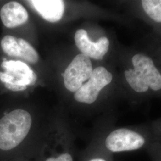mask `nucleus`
<instances>
[{
    "mask_svg": "<svg viewBox=\"0 0 161 161\" xmlns=\"http://www.w3.org/2000/svg\"><path fill=\"white\" fill-rule=\"evenodd\" d=\"M28 2L49 22H58L64 16V3L62 0H32Z\"/></svg>",
    "mask_w": 161,
    "mask_h": 161,
    "instance_id": "nucleus-9",
    "label": "nucleus"
},
{
    "mask_svg": "<svg viewBox=\"0 0 161 161\" xmlns=\"http://www.w3.org/2000/svg\"><path fill=\"white\" fill-rule=\"evenodd\" d=\"M0 17L3 25L8 28H14L22 25L28 20V13L19 3L12 1L2 7Z\"/></svg>",
    "mask_w": 161,
    "mask_h": 161,
    "instance_id": "nucleus-8",
    "label": "nucleus"
},
{
    "mask_svg": "<svg viewBox=\"0 0 161 161\" xmlns=\"http://www.w3.org/2000/svg\"><path fill=\"white\" fill-rule=\"evenodd\" d=\"M32 125V117L28 111L15 109L0 119V149L10 150L26 137Z\"/></svg>",
    "mask_w": 161,
    "mask_h": 161,
    "instance_id": "nucleus-1",
    "label": "nucleus"
},
{
    "mask_svg": "<svg viewBox=\"0 0 161 161\" xmlns=\"http://www.w3.org/2000/svg\"><path fill=\"white\" fill-rule=\"evenodd\" d=\"M134 69L126 70L124 72L128 83L138 92H147L149 88L153 91L161 89V74L150 58L137 54L132 58Z\"/></svg>",
    "mask_w": 161,
    "mask_h": 161,
    "instance_id": "nucleus-2",
    "label": "nucleus"
},
{
    "mask_svg": "<svg viewBox=\"0 0 161 161\" xmlns=\"http://www.w3.org/2000/svg\"><path fill=\"white\" fill-rule=\"evenodd\" d=\"M88 161H107L106 159H104L102 158H100V157H97V158H94L92 159H91L90 160Z\"/></svg>",
    "mask_w": 161,
    "mask_h": 161,
    "instance_id": "nucleus-15",
    "label": "nucleus"
},
{
    "mask_svg": "<svg viewBox=\"0 0 161 161\" xmlns=\"http://www.w3.org/2000/svg\"><path fill=\"white\" fill-rule=\"evenodd\" d=\"M154 146V149H153V151H154V154L153 155L155 156V161H161V149L160 148L156 150L155 146Z\"/></svg>",
    "mask_w": 161,
    "mask_h": 161,
    "instance_id": "nucleus-14",
    "label": "nucleus"
},
{
    "mask_svg": "<svg viewBox=\"0 0 161 161\" xmlns=\"http://www.w3.org/2000/svg\"><path fill=\"white\" fill-rule=\"evenodd\" d=\"M75 44L82 54L95 60H102L108 53L109 41L106 36L100 38L97 41L92 42L88 37L86 31L79 29L75 32Z\"/></svg>",
    "mask_w": 161,
    "mask_h": 161,
    "instance_id": "nucleus-7",
    "label": "nucleus"
},
{
    "mask_svg": "<svg viewBox=\"0 0 161 161\" xmlns=\"http://www.w3.org/2000/svg\"><path fill=\"white\" fill-rule=\"evenodd\" d=\"M1 48L6 54L10 57L20 58L22 49L18 42V38L11 36H5L1 42Z\"/></svg>",
    "mask_w": 161,
    "mask_h": 161,
    "instance_id": "nucleus-10",
    "label": "nucleus"
},
{
    "mask_svg": "<svg viewBox=\"0 0 161 161\" xmlns=\"http://www.w3.org/2000/svg\"><path fill=\"white\" fill-rule=\"evenodd\" d=\"M112 78V74L103 66L93 69L90 79L75 92V100L88 104L94 103L100 92L109 84Z\"/></svg>",
    "mask_w": 161,
    "mask_h": 161,
    "instance_id": "nucleus-5",
    "label": "nucleus"
},
{
    "mask_svg": "<svg viewBox=\"0 0 161 161\" xmlns=\"http://www.w3.org/2000/svg\"><path fill=\"white\" fill-rule=\"evenodd\" d=\"M18 42L22 49L20 58L29 64H36L39 61L40 57L34 48L22 38H18Z\"/></svg>",
    "mask_w": 161,
    "mask_h": 161,
    "instance_id": "nucleus-12",
    "label": "nucleus"
},
{
    "mask_svg": "<svg viewBox=\"0 0 161 161\" xmlns=\"http://www.w3.org/2000/svg\"><path fill=\"white\" fill-rule=\"evenodd\" d=\"M92 64L90 58L79 54L73 59L64 75V86L71 92H77L92 74Z\"/></svg>",
    "mask_w": 161,
    "mask_h": 161,
    "instance_id": "nucleus-6",
    "label": "nucleus"
},
{
    "mask_svg": "<svg viewBox=\"0 0 161 161\" xmlns=\"http://www.w3.org/2000/svg\"><path fill=\"white\" fill-rule=\"evenodd\" d=\"M46 161H74L72 155L69 153H64L57 156L48 158Z\"/></svg>",
    "mask_w": 161,
    "mask_h": 161,
    "instance_id": "nucleus-13",
    "label": "nucleus"
},
{
    "mask_svg": "<svg viewBox=\"0 0 161 161\" xmlns=\"http://www.w3.org/2000/svg\"><path fill=\"white\" fill-rule=\"evenodd\" d=\"M147 140L142 134L125 128L110 132L106 138L104 146L112 153L132 152L147 147Z\"/></svg>",
    "mask_w": 161,
    "mask_h": 161,
    "instance_id": "nucleus-4",
    "label": "nucleus"
},
{
    "mask_svg": "<svg viewBox=\"0 0 161 161\" xmlns=\"http://www.w3.org/2000/svg\"><path fill=\"white\" fill-rule=\"evenodd\" d=\"M1 66L4 71L0 72V80L7 89L13 92L25 90L36 80L34 72L21 61L4 60Z\"/></svg>",
    "mask_w": 161,
    "mask_h": 161,
    "instance_id": "nucleus-3",
    "label": "nucleus"
},
{
    "mask_svg": "<svg viewBox=\"0 0 161 161\" xmlns=\"http://www.w3.org/2000/svg\"><path fill=\"white\" fill-rule=\"evenodd\" d=\"M142 7L146 13L156 22H161V0H143Z\"/></svg>",
    "mask_w": 161,
    "mask_h": 161,
    "instance_id": "nucleus-11",
    "label": "nucleus"
}]
</instances>
